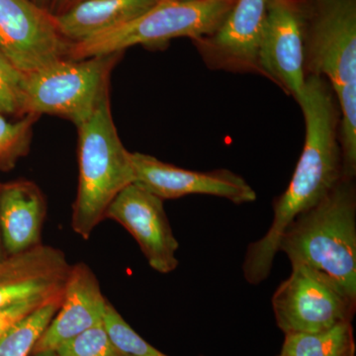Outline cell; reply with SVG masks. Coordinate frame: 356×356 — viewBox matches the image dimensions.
<instances>
[{
	"instance_id": "obj_9",
	"label": "cell",
	"mask_w": 356,
	"mask_h": 356,
	"mask_svg": "<svg viewBox=\"0 0 356 356\" xmlns=\"http://www.w3.org/2000/svg\"><path fill=\"white\" fill-rule=\"evenodd\" d=\"M70 44L32 0H0V51L23 74L67 57Z\"/></svg>"
},
{
	"instance_id": "obj_21",
	"label": "cell",
	"mask_w": 356,
	"mask_h": 356,
	"mask_svg": "<svg viewBox=\"0 0 356 356\" xmlns=\"http://www.w3.org/2000/svg\"><path fill=\"white\" fill-rule=\"evenodd\" d=\"M104 327L117 348L130 356H168L145 341L108 301ZM205 356V355H200Z\"/></svg>"
},
{
	"instance_id": "obj_20",
	"label": "cell",
	"mask_w": 356,
	"mask_h": 356,
	"mask_svg": "<svg viewBox=\"0 0 356 356\" xmlns=\"http://www.w3.org/2000/svg\"><path fill=\"white\" fill-rule=\"evenodd\" d=\"M37 115L27 114L18 121L7 120L0 114V170H9L28 154L31 144L33 125Z\"/></svg>"
},
{
	"instance_id": "obj_1",
	"label": "cell",
	"mask_w": 356,
	"mask_h": 356,
	"mask_svg": "<svg viewBox=\"0 0 356 356\" xmlns=\"http://www.w3.org/2000/svg\"><path fill=\"white\" fill-rule=\"evenodd\" d=\"M295 100L305 122V143L286 191L274 199L268 229L273 236L282 235L295 218L322 200L344 178L339 107L331 83L323 76H307Z\"/></svg>"
},
{
	"instance_id": "obj_17",
	"label": "cell",
	"mask_w": 356,
	"mask_h": 356,
	"mask_svg": "<svg viewBox=\"0 0 356 356\" xmlns=\"http://www.w3.org/2000/svg\"><path fill=\"white\" fill-rule=\"evenodd\" d=\"M353 322L339 323L324 331L285 334L284 356H355Z\"/></svg>"
},
{
	"instance_id": "obj_31",
	"label": "cell",
	"mask_w": 356,
	"mask_h": 356,
	"mask_svg": "<svg viewBox=\"0 0 356 356\" xmlns=\"http://www.w3.org/2000/svg\"><path fill=\"white\" fill-rule=\"evenodd\" d=\"M278 356H284V355H278Z\"/></svg>"
},
{
	"instance_id": "obj_25",
	"label": "cell",
	"mask_w": 356,
	"mask_h": 356,
	"mask_svg": "<svg viewBox=\"0 0 356 356\" xmlns=\"http://www.w3.org/2000/svg\"><path fill=\"white\" fill-rule=\"evenodd\" d=\"M74 0H53V9L55 14H58L67 9Z\"/></svg>"
},
{
	"instance_id": "obj_19",
	"label": "cell",
	"mask_w": 356,
	"mask_h": 356,
	"mask_svg": "<svg viewBox=\"0 0 356 356\" xmlns=\"http://www.w3.org/2000/svg\"><path fill=\"white\" fill-rule=\"evenodd\" d=\"M339 107V139L343 156V177H356V81L334 90Z\"/></svg>"
},
{
	"instance_id": "obj_6",
	"label": "cell",
	"mask_w": 356,
	"mask_h": 356,
	"mask_svg": "<svg viewBox=\"0 0 356 356\" xmlns=\"http://www.w3.org/2000/svg\"><path fill=\"white\" fill-rule=\"evenodd\" d=\"M305 27L307 76L332 89L356 81V0H300Z\"/></svg>"
},
{
	"instance_id": "obj_16",
	"label": "cell",
	"mask_w": 356,
	"mask_h": 356,
	"mask_svg": "<svg viewBox=\"0 0 356 356\" xmlns=\"http://www.w3.org/2000/svg\"><path fill=\"white\" fill-rule=\"evenodd\" d=\"M161 0H81L67 7L54 19L69 43L108 31L139 17Z\"/></svg>"
},
{
	"instance_id": "obj_12",
	"label": "cell",
	"mask_w": 356,
	"mask_h": 356,
	"mask_svg": "<svg viewBox=\"0 0 356 356\" xmlns=\"http://www.w3.org/2000/svg\"><path fill=\"white\" fill-rule=\"evenodd\" d=\"M268 3L269 0H235L216 31L194 41L208 67L257 74V51Z\"/></svg>"
},
{
	"instance_id": "obj_23",
	"label": "cell",
	"mask_w": 356,
	"mask_h": 356,
	"mask_svg": "<svg viewBox=\"0 0 356 356\" xmlns=\"http://www.w3.org/2000/svg\"><path fill=\"white\" fill-rule=\"evenodd\" d=\"M24 74L0 51V114L25 116L23 112Z\"/></svg>"
},
{
	"instance_id": "obj_4",
	"label": "cell",
	"mask_w": 356,
	"mask_h": 356,
	"mask_svg": "<svg viewBox=\"0 0 356 356\" xmlns=\"http://www.w3.org/2000/svg\"><path fill=\"white\" fill-rule=\"evenodd\" d=\"M235 0L178 1L161 0L147 13L127 23L70 43L67 57L81 60L95 56L123 53L131 47L161 46L186 37L197 41L210 36L221 26Z\"/></svg>"
},
{
	"instance_id": "obj_22",
	"label": "cell",
	"mask_w": 356,
	"mask_h": 356,
	"mask_svg": "<svg viewBox=\"0 0 356 356\" xmlns=\"http://www.w3.org/2000/svg\"><path fill=\"white\" fill-rule=\"evenodd\" d=\"M56 351L60 356H130L112 341L104 323L72 337Z\"/></svg>"
},
{
	"instance_id": "obj_26",
	"label": "cell",
	"mask_w": 356,
	"mask_h": 356,
	"mask_svg": "<svg viewBox=\"0 0 356 356\" xmlns=\"http://www.w3.org/2000/svg\"><path fill=\"white\" fill-rule=\"evenodd\" d=\"M30 356H60L56 350H46L41 351V353H33V355Z\"/></svg>"
},
{
	"instance_id": "obj_29",
	"label": "cell",
	"mask_w": 356,
	"mask_h": 356,
	"mask_svg": "<svg viewBox=\"0 0 356 356\" xmlns=\"http://www.w3.org/2000/svg\"><path fill=\"white\" fill-rule=\"evenodd\" d=\"M178 1H200V0H178Z\"/></svg>"
},
{
	"instance_id": "obj_30",
	"label": "cell",
	"mask_w": 356,
	"mask_h": 356,
	"mask_svg": "<svg viewBox=\"0 0 356 356\" xmlns=\"http://www.w3.org/2000/svg\"><path fill=\"white\" fill-rule=\"evenodd\" d=\"M77 1H81V0H74V1H72V3H76V2H77ZM72 4H70V6H72Z\"/></svg>"
},
{
	"instance_id": "obj_13",
	"label": "cell",
	"mask_w": 356,
	"mask_h": 356,
	"mask_svg": "<svg viewBox=\"0 0 356 356\" xmlns=\"http://www.w3.org/2000/svg\"><path fill=\"white\" fill-rule=\"evenodd\" d=\"M70 264L65 252L40 245L0 262V309L30 301L63 298Z\"/></svg>"
},
{
	"instance_id": "obj_18",
	"label": "cell",
	"mask_w": 356,
	"mask_h": 356,
	"mask_svg": "<svg viewBox=\"0 0 356 356\" xmlns=\"http://www.w3.org/2000/svg\"><path fill=\"white\" fill-rule=\"evenodd\" d=\"M62 300L44 304L10 327L0 339V356L31 355L35 344L55 317Z\"/></svg>"
},
{
	"instance_id": "obj_10",
	"label": "cell",
	"mask_w": 356,
	"mask_h": 356,
	"mask_svg": "<svg viewBox=\"0 0 356 356\" xmlns=\"http://www.w3.org/2000/svg\"><path fill=\"white\" fill-rule=\"evenodd\" d=\"M105 219L113 220L127 229L154 270L168 274L177 268L179 243L173 235L163 199L133 182L110 204Z\"/></svg>"
},
{
	"instance_id": "obj_11",
	"label": "cell",
	"mask_w": 356,
	"mask_h": 356,
	"mask_svg": "<svg viewBox=\"0 0 356 356\" xmlns=\"http://www.w3.org/2000/svg\"><path fill=\"white\" fill-rule=\"evenodd\" d=\"M132 161L134 182L163 201L191 194L216 196L236 205L257 200V193L247 180L229 170L193 172L142 153H132Z\"/></svg>"
},
{
	"instance_id": "obj_2",
	"label": "cell",
	"mask_w": 356,
	"mask_h": 356,
	"mask_svg": "<svg viewBox=\"0 0 356 356\" xmlns=\"http://www.w3.org/2000/svg\"><path fill=\"white\" fill-rule=\"evenodd\" d=\"M278 252L291 264L311 267L356 299V185L343 178L322 200L298 215Z\"/></svg>"
},
{
	"instance_id": "obj_3",
	"label": "cell",
	"mask_w": 356,
	"mask_h": 356,
	"mask_svg": "<svg viewBox=\"0 0 356 356\" xmlns=\"http://www.w3.org/2000/svg\"><path fill=\"white\" fill-rule=\"evenodd\" d=\"M79 130V187L72 205V228L84 240L105 219L110 204L135 181L132 153L117 132L109 93Z\"/></svg>"
},
{
	"instance_id": "obj_15",
	"label": "cell",
	"mask_w": 356,
	"mask_h": 356,
	"mask_svg": "<svg viewBox=\"0 0 356 356\" xmlns=\"http://www.w3.org/2000/svg\"><path fill=\"white\" fill-rule=\"evenodd\" d=\"M46 212V198L35 182L0 184V232L7 257L42 245Z\"/></svg>"
},
{
	"instance_id": "obj_14",
	"label": "cell",
	"mask_w": 356,
	"mask_h": 356,
	"mask_svg": "<svg viewBox=\"0 0 356 356\" xmlns=\"http://www.w3.org/2000/svg\"><path fill=\"white\" fill-rule=\"evenodd\" d=\"M108 300L99 282L84 262L70 266L62 304L55 317L35 344L32 353L56 350L72 337L104 322Z\"/></svg>"
},
{
	"instance_id": "obj_5",
	"label": "cell",
	"mask_w": 356,
	"mask_h": 356,
	"mask_svg": "<svg viewBox=\"0 0 356 356\" xmlns=\"http://www.w3.org/2000/svg\"><path fill=\"white\" fill-rule=\"evenodd\" d=\"M122 53L81 60L58 58L24 74V115H55L76 127L88 120L103 97Z\"/></svg>"
},
{
	"instance_id": "obj_24",
	"label": "cell",
	"mask_w": 356,
	"mask_h": 356,
	"mask_svg": "<svg viewBox=\"0 0 356 356\" xmlns=\"http://www.w3.org/2000/svg\"><path fill=\"white\" fill-rule=\"evenodd\" d=\"M62 299L30 300V301L21 302V303L14 304V305L6 307V308L0 309V339L16 323L19 322L20 320L29 315L33 311L44 305V304L58 301V300Z\"/></svg>"
},
{
	"instance_id": "obj_28",
	"label": "cell",
	"mask_w": 356,
	"mask_h": 356,
	"mask_svg": "<svg viewBox=\"0 0 356 356\" xmlns=\"http://www.w3.org/2000/svg\"><path fill=\"white\" fill-rule=\"evenodd\" d=\"M44 1H46V0H35L34 2L35 3H37L39 6V4L43 3V2Z\"/></svg>"
},
{
	"instance_id": "obj_27",
	"label": "cell",
	"mask_w": 356,
	"mask_h": 356,
	"mask_svg": "<svg viewBox=\"0 0 356 356\" xmlns=\"http://www.w3.org/2000/svg\"><path fill=\"white\" fill-rule=\"evenodd\" d=\"M7 257L6 250H4L3 243H2L1 232H0V262L3 261Z\"/></svg>"
},
{
	"instance_id": "obj_7",
	"label": "cell",
	"mask_w": 356,
	"mask_h": 356,
	"mask_svg": "<svg viewBox=\"0 0 356 356\" xmlns=\"http://www.w3.org/2000/svg\"><path fill=\"white\" fill-rule=\"evenodd\" d=\"M287 280L273 296L276 324L284 334H311L353 322L356 299L305 264H291Z\"/></svg>"
},
{
	"instance_id": "obj_8",
	"label": "cell",
	"mask_w": 356,
	"mask_h": 356,
	"mask_svg": "<svg viewBox=\"0 0 356 356\" xmlns=\"http://www.w3.org/2000/svg\"><path fill=\"white\" fill-rule=\"evenodd\" d=\"M257 74L297 97L305 86V27L300 0H269L259 51Z\"/></svg>"
}]
</instances>
